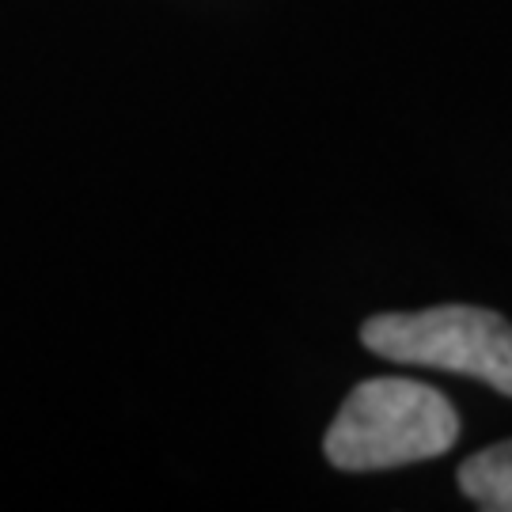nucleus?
<instances>
[{"mask_svg":"<svg viewBox=\"0 0 512 512\" xmlns=\"http://www.w3.org/2000/svg\"><path fill=\"white\" fill-rule=\"evenodd\" d=\"M459 490L486 512H512V440L482 448L459 467Z\"/></svg>","mask_w":512,"mask_h":512,"instance_id":"nucleus-3","label":"nucleus"},{"mask_svg":"<svg viewBox=\"0 0 512 512\" xmlns=\"http://www.w3.org/2000/svg\"><path fill=\"white\" fill-rule=\"evenodd\" d=\"M459 440L452 403L429 384L380 376L349 391L323 452L342 471H391L444 456Z\"/></svg>","mask_w":512,"mask_h":512,"instance_id":"nucleus-1","label":"nucleus"},{"mask_svg":"<svg viewBox=\"0 0 512 512\" xmlns=\"http://www.w3.org/2000/svg\"><path fill=\"white\" fill-rule=\"evenodd\" d=\"M361 342L384 361L471 376L512 399V323L497 311L467 304L387 311L361 327Z\"/></svg>","mask_w":512,"mask_h":512,"instance_id":"nucleus-2","label":"nucleus"}]
</instances>
